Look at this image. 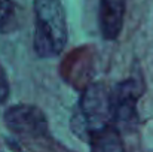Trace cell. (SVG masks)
<instances>
[{"label": "cell", "instance_id": "obj_1", "mask_svg": "<svg viewBox=\"0 0 153 152\" xmlns=\"http://www.w3.org/2000/svg\"><path fill=\"white\" fill-rule=\"evenodd\" d=\"M34 52L40 58L59 55L68 39L61 0H34Z\"/></svg>", "mask_w": 153, "mask_h": 152}, {"label": "cell", "instance_id": "obj_2", "mask_svg": "<svg viewBox=\"0 0 153 152\" xmlns=\"http://www.w3.org/2000/svg\"><path fill=\"white\" fill-rule=\"evenodd\" d=\"M108 125H113L111 94L102 84H91L83 91L77 110L71 118V130L88 142L94 133Z\"/></svg>", "mask_w": 153, "mask_h": 152}, {"label": "cell", "instance_id": "obj_3", "mask_svg": "<svg viewBox=\"0 0 153 152\" xmlns=\"http://www.w3.org/2000/svg\"><path fill=\"white\" fill-rule=\"evenodd\" d=\"M113 125L122 133L132 131L138 121L137 100L141 96V88L135 79H128L117 84L111 91Z\"/></svg>", "mask_w": 153, "mask_h": 152}, {"label": "cell", "instance_id": "obj_4", "mask_svg": "<svg viewBox=\"0 0 153 152\" xmlns=\"http://www.w3.org/2000/svg\"><path fill=\"white\" fill-rule=\"evenodd\" d=\"M4 122L7 128L24 137H42L48 133L45 113L31 104H16L6 110Z\"/></svg>", "mask_w": 153, "mask_h": 152}, {"label": "cell", "instance_id": "obj_5", "mask_svg": "<svg viewBox=\"0 0 153 152\" xmlns=\"http://www.w3.org/2000/svg\"><path fill=\"white\" fill-rule=\"evenodd\" d=\"M125 0H100V30L105 40H116L123 27Z\"/></svg>", "mask_w": 153, "mask_h": 152}, {"label": "cell", "instance_id": "obj_6", "mask_svg": "<svg viewBox=\"0 0 153 152\" xmlns=\"http://www.w3.org/2000/svg\"><path fill=\"white\" fill-rule=\"evenodd\" d=\"M91 152H126L120 131L114 125H108L100 131L94 133L88 139Z\"/></svg>", "mask_w": 153, "mask_h": 152}, {"label": "cell", "instance_id": "obj_7", "mask_svg": "<svg viewBox=\"0 0 153 152\" xmlns=\"http://www.w3.org/2000/svg\"><path fill=\"white\" fill-rule=\"evenodd\" d=\"M15 16V4L12 0H0V33L4 31Z\"/></svg>", "mask_w": 153, "mask_h": 152}, {"label": "cell", "instance_id": "obj_8", "mask_svg": "<svg viewBox=\"0 0 153 152\" xmlns=\"http://www.w3.org/2000/svg\"><path fill=\"white\" fill-rule=\"evenodd\" d=\"M7 97H9V82L3 67L0 66V104L7 100Z\"/></svg>", "mask_w": 153, "mask_h": 152}]
</instances>
